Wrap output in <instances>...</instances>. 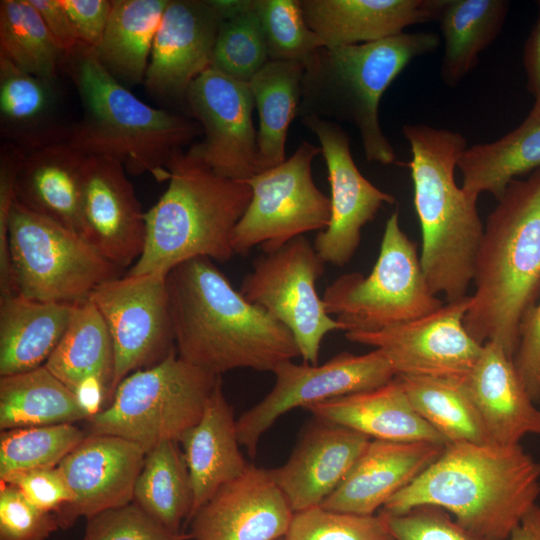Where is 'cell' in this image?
<instances>
[{
    "label": "cell",
    "instance_id": "3",
    "mask_svg": "<svg viewBox=\"0 0 540 540\" xmlns=\"http://www.w3.org/2000/svg\"><path fill=\"white\" fill-rule=\"evenodd\" d=\"M497 201L484 225L464 324L478 343L496 342L513 358L540 288V168L513 180Z\"/></svg>",
    "mask_w": 540,
    "mask_h": 540
},
{
    "label": "cell",
    "instance_id": "1",
    "mask_svg": "<svg viewBox=\"0 0 540 540\" xmlns=\"http://www.w3.org/2000/svg\"><path fill=\"white\" fill-rule=\"evenodd\" d=\"M178 356L215 375L272 372L300 356L291 332L236 290L211 259L197 257L166 276Z\"/></svg>",
    "mask_w": 540,
    "mask_h": 540
},
{
    "label": "cell",
    "instance_id": "24",
    "mask_svg": "<svg viewBox=\"0 0 540 540\" xmlns=\"http://www.w3.org/2000/svg\"><path fill=\"white\" fill-rule=\"evenodd\" d=\"M461 385L491 443L516 445L526 435H540V409L519 377L513 358L498 343L483 344Z\"/></svg>",
    "mask_w": 540,
    "mask_h": 540
},
{
    "label": "cell",
    "instance_id": "35",
    "mask_svg": "<svg viewBox=\"0 0 540 540\" xmlns=\"http://www.w3.org/2000/svg\"><path fill=\"white\" fill-rule=\"evenodd\" d=\"M114 349L106 323L88 298L75 304L70 323L45 363L72 392L87 378H98L108 390L114 377Z\"/></svg>",
    "mask_w": 540,
    "mask_h": 540
},
{
    "label": "cell",
    "instance_id": "44",
    "mask_svg": "<svg viewBox=\"0 0 540 540\" xmlns=\"http://www.w3.org/2000/svg\"><path fill=\"white\" fill-rule=\"evenodd\" d=\"M82 540H188L150 516L134 501L103 511L87 520Z\"/></svg>",
    "mask_w": 540,
    "mask_h": 540
},
{
    "label": "cell",
    "instance_id": "33",
    "mask_svg": "<svg viewBox=\"0 0 540 540\" xmlns=\"http://www.w3.org/2000/svg\"><path fill=\"white\" fill-rule=\"evenodd\" d=\"M305 65L269 60L249 81L259 118L257 173L285 161L288 127L299 110Z\"/></svg>",
    "mask_w": 540,
    "mask_h": 540
},
{
    "label": "cell",
    "instance_id": "26",
    "mask_svg": "<svg viewBox=\"0 0 540 540\" xmlns=\"http://www.w3.org/2000/svg\"><path fill=\"white\" fill-rule=\"evenodd\" d=\"M86 159L65 141L26 151L15 178L14 201L83 237Z\"/></svg>",
    "mask_w": 540,
    "mask_h": 540
},
{
    "label": "cell",
    "instance_id": "31",
    "mask_svg": "<svg viewBox=\"0 0 540 540\" xmlns=\"http://www.w3.org/2000/svg\"><path fill=\"white\" fill-rule=\"evenodd\" d=\"M462 188L478 199L482 193L498 200L518 176L540 168V111L503 137L467 147L457 163Z\"/></svg>",
    "mask_w": 540,
    "mask_h": 540
},
{
    "label": "cell",
    "instance_id": "46",
    "mask_svg": "<svg viewBox=\"0 0 540 540\" xmlns=\"http://www.w3.org/2000/svg\"><path fill=\"white\" fill-rule=\"evenodd\" d=\"M59 528L54 514L40 510L17 488L1 482L0 540H47Z\"/></svg>",
    "mask_w": 540,
    "mask_h": 540
},
{
    "label": "cell",
    "instance_id": "7",
    "mask_svg": "<svg viewBox=\"0 0 540 540\" xmlns=\"http://www.w3.org/2000/svg\"><path fill=\"white\" fill-rule=\"evenodd\" d=\"M440 44L434 32H402L378 41L321 47L305 64L301 118L348 122L358 131L369 162L391 164L396 155L379 121V103L394 79L414 59Z\"/></svg>",
    "mask_w": 540,
    "mask_h": 540
},
{
    "label": "cell",
    "instance_id": "21",
    "mask_svg": "<svg viewBox=\"0 0 540 540\" xmlns=\"http://www.w3.org/2000/svg\"><path fill=\"white\" fill-rule=\"evenodd\" d=\"M294 512L268 470L249 464L191 518L193 540H280Z\"/></svg>",
    "mask_w": 540,
    "mask_h": 540
},
{
    "label": "cell",
    "instance_id": "10",
    "mask_svg": "<svg viewBox=\"0 0 540 540\" xmlns=\"http://www.w3.org/2000/svg\"><path fill=\"white\" fill-rule=\"evenodd\" d=\"M8 244L16 294L33 300L84 301L121 270L81 235L15 201Z\"/></svg>",
    "mask_w": 540,
    "mask_h": 540
},
{
    "label": "cell",
    "instance_id": "39",
    "mask_svg": "<svg viewBox=\"0 0 540 540\" xmlns=\"http://www.w3.org/2000/svg\"><path fill=\"white\" fill-rule=\"evenodd\" d=\"M0 57L31 75L57 81L65 53L29 0H1Z\"/></svg>",
    "mask_w": 540,
    "mask_h": 540
},
{
    "label": "cell",
    "instance_id": "40",
    "mask_svg": "<svg viewBox=\"0 0 540 540\" xmlns=\"http://www.w3.org/2000/svg\"><path fill=\"white\" fill-rule=\"evenodd\" d=\"M87 435L74 423L14 428L0 434V480L56 467Z\"/></svg>",
    "mask_w": 540,
    "mask_h": 540
},
{
    "label": "cell",
    "instance_id": "23",
    "mask_svg": "<svg viewBox=\"0 0 540 540\" xmlns=\"http://www.w3.org/2000/svg\"><path fill=\"white\" fill-rule=\"evenodd\" d=\"M446 445L371 439L340 485L320 506L331 511L375 515L430 466Z\"/></svg>",
    "mask_w": 540,
    "mask_h": 540
},
{
    "label": "cell",
    "instance_id": "9",
    "mask_svg": "<svg viewBox=\"0 0 540 540\" xmlns=\"http://www.w3.org/2000/svg\"><path fill=\"white\" fill-rule=\"evenodd\" d=\"M323 302L343 331H377L425 316L443 302L423 273L416 244L404 233L399 212L387 219L371 272L339 276L324 291Z\"/></svg>",
    "mask_w": 540,
    "mask_h": 540
},
{
    "label": "cell",
    "instance_id": "50",
    "mask_svg": "<svg viewBox=\"0 0 540 540\" xmlns=\"http://www.w3.org/2000/svg\"><path fill=\"white\" fill-rule=\"evenodd\" d=\"M80 43L97 49L103 39L112 0H61Z\"/></svg>",
    "mask_w": 540,
    "mask_h": 540
},
{
    "label": "cell",
    "instance_id": "16",
    "mask_svg": "<svg viewBox=\"0 0 540 540\" xmlns=\"http://www.w3.org/2000/svg\"><path fill=\"white\" fill-rule=\"evenodd\" d=\"M185 102L204 132L191 150L223 177L246 181L257 174L249 84L210 67L190 85Z\"/></svg>",
    "mask_w": 540,
    "mask_h": 540
},
{
    "label": "cell",
    "instance_id": "4",
    "mask_svg": "<svg viewBox=\"0 0 540 540\" xmlns=\"http://www.w3.org/2000/svg\"><path fill=\"white\" fill-rule=\"evenodd\" d=\"M80 96L83 115L66 142L88 157L118 161L132 175L168 181V162L202 132L186 117L136 97L101 64L95 49L79 43L63 66Z\"/></svg>",
    "mask_w": 540,
    "mask_h": 540
},
{
    "label": "cell",
    "instance_id": "45",
    "mask_svg": "<svg viewBox=\"0 0 540 540\" xmlns=\"http://www.w3.org/2000/svg\"><path fill=\"white\" fill-rule=\"evenodd\" d=\"M393 540H492L465 528L446 510L419 505L400 514L381 510Z\"/></svg>",
    "mask_w": 540,
    "mask_h": 540
},
{
    "label": "cell",
    "instance_id": "15",
    "mask_svg": "<svg viewBox=\"0 0 540 540\" xmlns=\"http://www.w3.org/2000/svg\"><path fill=\"white\" fill-rule=\"evenodd\" d=\"M470 295L447 302L417 319L377 331H351L350 342L384 352L396 376L463 380L475 365L483 344L467 331L464 318Z\"/></svg>",
    "mask_w": 540,
    "mask_h": 540
},
{
    "label": "cell",
    "instance_id": "2",
    "mask_svg": "<svg viewBox=\"0 0 540 540\" xmlns=\"http://www.w3.org/2000/svg\"><path fill=\"white\" fill-rule=\"evenodd\" d=\"M539 496L540 461L520 444L448 443L381 510L400 514L433 505L478 535L508 540Z\"/></svg>",
    "mask_w": 540,
    "mask_h": 540
},
{
    "label": "cell",
    "instance_id": "49",
    "mask_svg": "<svg viewBox=\"0 0 540 540\" xmlns=\"http://www.w3.org/2000/svg\"><path fill=\"white\" fill-rule=\"evenodd\" d=\"M513 362L531 398L540 401V301L522 319Z\"/></svg>",
    "mask_w": 540,
    "mask_h": 540
},
{
    "label": "cell",
    "instance_id": "20",
    "mask_svg": "<svg viewBox=\"0 0 540 540\" xmlns=\"http://www.w3.org/2000/svg\"><path fill=\"white\" fill-rule=\"evenodd\" d=\"M82 220L83 237L120 269L135 264L143 253L145 212L125 168L118 161L87 156Z\"/></svg>",
    "mask_w": 540,
    "mask_h": 540
},
{
    "label": "cell",
    "instance_id": "34",
    "mask_svg": "<svg viewBox=\"0 0 540 540\" xmlns=\"http://www.w3.org/2000/svg\"><path fill=\"white\" fill-rule=\"evenodd\" d=\"M169 0H112L101 64L119 82L144 83L156 32Z\"/></svg>",
    "mask_w": 540,
    "mask_h": 540
},
{
    "label": "cell",
    "instance_id": "25",
    "mask_svg": "<svg viewBox=\"0 0 540 540\" xmlns=\"http://www.w3.org/2000/svg\"><path fill=\"white\" fill-rule=\"evenodd\" d=\"M308 27L325 47L378 41L438 20L444 0H299Z\"/></svg>",
    "mask_w": 540,
    "mask_h": 540
},
{
    "label": "cell",
    "instance_id": "29",
    "mask_svg": "<svg viewBox=\"0 0 540 540\" xmlns=\"http://www.w3.org/2000/svg\"><path fill=\"white\" fill-rule=\"evenodd\" d=\"M56 81L31 75L0 57V131L3 141L30 151L66 142L71 125L59 116Z\"/></svg>",
    "mask_w": 540,
    "mask_h": 540
},
{
    "label": "cell",
    "instance_id": "30",
    "mask_svg": "<svg viewBox=\"0 0 540 540\" xmlns=\"http://www.w3.org/2000/svg\"><path fill=\"white\" fill-rule=\"evenodd\" d=\"M75 304L19 294L0 297V376L45 365L70 323Z\"/></svg>",
    "mask_w": 540,
    "mask_h": 540
},
{
    "label": "cell",
    "instance_id": "8",
    "mask_svg": "<svg viewBox=\"0 0 540 540\" xmlns=\"http://www.w3.org/2000/svg\"><path fill=\"white\" fill-rule=\"evenodd\" d=\"M220 381L221 376L186 362L174 350L125 377L109 405L88 420V434L118 436L146 453L164 441L180 442L202 417Z\"/></svg>",
    "mask_w": 540,
    "mask_h": 540
},
{
    "label": "cell",
    "instance_id": "17",
    "mask_svg": "<svg viewBox=\"0 0 540 540\" xmlns=\"http://www.w3.org/2000/svg\"><path fill=\"white\" fill-rule=\"evenodd\" d=\"M301 121L321 144L331 193L329 224L317 234L313 245L325 263L344 266L359 247L362 228L383 204H393L395 198L361 174L351 154L348 134L339 124L315 116Z\"/></svg>",
    "mask_w": 540,
    "mask_h": 540
},
{
    "label": "cell",
    "instance_id": "37",
    "mask_svg": "<svg viewBox=\"0 0 540 540\" xmlns=\"http://www.w3.org/2000/svg\"><path fill=\"white\" fill-rule=\"evenodd\" d=\"M178 442L164 441L146 453L134 488L133 501L175 533L189 521L193 491L184 454Z\"/></svg>",
    "mask_w": 540,
    "mask_h": 540
},
{
    "label": "cell",
    "instance_id": "36",
    "mask_svg": "<svg viewBox=\"0 0 540 540\" xmlns=\"http://www.w3.org/2000/svg\"><path fill=\"white\" fill-rule=\"evenodd\" d=\"M87 420L74 393L45 365L0 376V429Z\"/></svg>",
    "mask_w": 540,
    "mask_h": 540
},
{
    "label": "cell",
    "instance_id": "54",
    "mask_svg": "<svg viewBox=\"0 0 540 540\" xmlns=\"http://www.w3.org/2000/svg\"><path fill=\"white\" fill-rule=\"evenodd\" d=\"M508 540H540V506L535 505L519 522Z\"/></svg>",
    "mask_w": 540,
    "mask_h": 540
},
{
    "label": "cell",
    "instance_id": "43",
    "mask_svg": "<svg viewBox=\"0 0 540 540\" xmlns=\"http://www.w3.org/2000/svg\"><path fill=\"white\" fill-rule=\"evenodd\" d=\"M283 540H393L381 514L359 515L315 506L294 513Z\"/></svg>",
    "mask_w": 540,
    "mask_h": 540
},
{
    "label": "cell",
    "instance_id": "41",
    "mask_svg": "<svg viewBox=\"0 0 540 540\" xmlns=\"http://www.w3.org/2000/svg\"><path fill=\"white\" fill-rule=\"evenodd\" d=\"M268 61L262 27L252 0L248 9L221 21L211 68L249 83Z\"/></svg>",
    "mask_w": 540,
    "mask_h": 540
},
{
    "label": "cell",
    "instance_id": "51",
    "mask_svg": "<svg viewBox=\"0 0 540 540\" xmlns=\"http://www.w3.org/2000/svg\"><path fill=\"white\" fill-rule=\"evenodd\" d=\"M29 2L38 11L51 38L62 52L67 54L80 43L61 0H29Z\"/></svg>",
    "mask_w": 540,
    "mask_h": 540
},
{
    "label": "cell",
    "instance_id": "6",
    "mask_svg": "<svg viewBox=\"0 0 540 540\" xmlns=\"http://www.w3.org/2000/svg\"><path fill=\"white\" fill-rule=\"evenodd\" d=\"M168 186L145 212L143 253L129 274L167 275L177 265L197 257L229 261L234 229L252 199L243 180L217 174L194 151L173 153Z\"/></svg>",
    "mask_w": 540,
    "mask_h": 540
},
{
    "label": "cell",
    "instance_id": "12",
    "mask_svg": "<svg viewBox=\"0 0 540 540\" xmlns=\"http://www.w3.org/2000/svg\"><path fill=\"white\" fill-rule=\"evenodd\" d=\"M319 152L303 142L289 159L246 180L252 199L234 229L235 254L247 255L256 246L270 253L306 232L328 226L330 198L317 188L311 170Z\"/></svg>",
    "mask_w": 540,
    "mask_h": 540
},
{
    "label": "cell",
    "instance_id": "13",
    "mask_svg": "<svg viewBox=\"0 0 540 540\" xmlns=\"http://www.w3.org/2000/svg\"><path fill=\"white\" fill-rule=\"evenodd\" d=\"M165 274H127L97 286L89 299L109 330L114 349L112 398L131 373L176 350Z\"/></svg>",
    "mask_w": 540,
    "mask_h": 540
},
{
    "label": "cell",
    "instance_id": "53",
    "mask_svg": "<svg viewBox=\"0 0 540 540\" xmlns=\"http://www.w3.org/2000/svg\"><path fill=\"white\" fill-rule=\"evenodd\" d=\"M73 393L87 416V421L103 410V403L108 399L106 386L95 377L87 378L79 383Z\"/></svg>",
    "mask_w": 540,
    "mask_h": 540
},
{
    "label": "cell",
    "instance_id": "11",
    "mask_svg": "<svg viewBox=\"0 0 540 540\" xmlns=\"http://www.w3.org/2000/svg\"><path fill=\"white\" fill-rule=\"evenodd\" d=\"M325 264L314 245L298 236L256 258L239 290L291 332L300 357L312 365L318 364L323 338L331 331H343L316 290Z\"/></svg>",
    "mask_w": 540,
    "mask_h": 540
},
{
    "label": "cell",
    "instance_id": "27",
    "mask_svg": "<svg viewBox=\"0 0 540 540\" xmlns=\"http://www.w3.org/2000/svg\"><path fill=\"white\" fill-rule=\"evenodd\" d=\"M315 418L338 424L370 439L448 444L412 407L399 379L370 390L306 406Z\"/></svg>",
    "mask_w": 540,
    "mask_h": 540
},
{
    "label": "cell",
    "instance_id": "5",
    "mask_svg": "<svg viewBox=\"0 0 540 540\" xmlns=\"http://www.w3.org/2000/svg\"><path fill=\"white\" fill-rule=\"evenodd\" d=\"M412 155L414 207L420 223V262L431 290L447 302L466 297L484 225L477 198L455 180V168L467 148L457 131L427 124H405Z\"/></svg>",
    "mask_w": 540,
    "mask_h": 540
},
{
    "label": "cell",
    "instance_id": "42",
    "mask_svg": "<svg viewBox=\"0 0 540 540\" xmlns=\"http://www.w3.org/2000/svg\"><path fill=\"white\" fill-rule=\"evenodd\" d=\"M269 60L306 64L325 47L305 22L299 0H253Z\"/></svg>",
    "mask_w": 540,
    "mask_h": 540
},
{
    "label": "cell",
    "instance_id": "52",
    "mask_svg": "<svg viewBox=\"0 0 540 540\" xmlns=\"http://www.w3.org/2000/svg\"><path fill=\"white\" fill-rule=\"evenodd\" d=\"M523 65L526 73L527 89L534 99L531 110L540 111V1L538 16L525 42Z\"/></svg>",
    "mask_w": 540,
    "mask_h": 540
},
{
    "label": "cell",
    "instance_id": "32",
    "mask_svg": "<svg viewBox=\"0 0 540 540\" xmlns=\"http://www.w3.org/2000/svg\"><path fill=\"white\" fill-rule=\"evenodd\" d=\"M509 7L506 0H444L437 21L444 39L440 76L445 85L457 86L473 70L501 32Z\"/></svg>",
    "mask_w": 540,
    "mask_h": 540
},
{
    "label": "cell",
    "instance_id": "19",
    "mask_svg": "<svg viewBox=\"0 0 540 540\" xmlns=\"http://www.w3.org/2000/svg\"><path fill=\"white\" fill-rule=\"evenodd\" d=\"M221 21L210 0H169L150 54L147 91L185 102L190 85L211 67Z\"/></svg>",
    "mask_w": 540,
    "mask_h": 540
},
{
    "label": "cell",
    "instance_id": "18",
    "mask_svg": "<svg viewBox=\"0 0 540 540\" xmlns=\"http://www.w3.org/2000/svg\"><path fill=\"white\" fill-rule=\"evenodd\" d=\"M145 456L141 446L127 439L87 434L57 465L72 495L55 515L60 528L132 502Z\"/></svg>",
    "mask_w": 540,
    "mask_h": 540
},
{
    "label": "cell",
    "instance_id": "28",
    "mask_svg": "<svg viewBox=\"0 0 540 540\" xmlns=\"http://www.w3.org/2000/svg\"><path fill=\"white\" fill-rule=\"evenodd\" d=\"M180 443L193 491L190 521L223 485L240 477L249 465L240 450L233 409L225 398L221 381L202 417Z\"/></svg>",
    "mask_w": 540,
    "mask_h": 540
},
{
    "label": "cell",
    "instance_id": "22",
    "mask_svg": "<svg viewBox=\"0 0 540 540\" xmlns=\"http://www.w3.org/2000/svg\"><path fill=\"white\" fill-rule=\"evenodd\" d=\"M347 427L315 418L281 466L268 470L294 513L320 506L370 442Z\"/></svg>",
    "mask_w": 540,
    "mask_h": 540
},
{
    "label": "cell",
    "instance_id": "47",
    "mask_svg": "<svg viewBox=\"0 0 540 540\" xmlns=\"http://www.w3.org/2000/svg\"><path fill=\"white\" fill-rule=\"evenodd\" d=\"M21 148L3 141L0 149V297L16 294L8 244V222L14 203L15 178L24 156Z\"/></svg>",
    "mask_w": 540,
    "mask_h": 540
},
{
    "label": "cell",
    "instance_id": "48",
    "mask_svg": "<svg viewBox=\"0 0 540 540\" xmlns=\"http://www.w3.org/2000/svg\"><path fill=\"white\" fill-rule=\"evenodd\" d=\"M0 481L14 486L34 506L54 515L72 500L57 466L15 473Z\"/></svg>",
    "mask_w": 540,
    "mask_h": 540
},
{
    "label": "cell",
    "instance_id": "14",
    "mask_svg": "<svg viewBox=\"0 0 540 540\" xmlns=\"http://www.w3.org/2000/svg\"><path fill=\"white\" fill-rule=\"evenodd\" d=\"M272 373L275 383L271 391L236 420L239 443L251 457L255 456L263 434L288 411L377 388L396 377L380 349L362 355L339 353L321 365L288 360L277 365Z\"/></svg>",
    "mask_w": 540,
    "mask_h": 540
},
{
    "label": "cell",
    "instance_id": "38",
    "mask_svg": "<svg viewBox=\"0 0 540 540\" xmlns=\"http://www.w3.org/2000/svg\"><path fill=\"white\" fill-rule=\"evenodd\" d=\"M396 377L414 410L447 443H491L461 381L425 376Z\"/></svg>",
    "mask_w": 540,
    "mask_h": 540
}]
</instances>
